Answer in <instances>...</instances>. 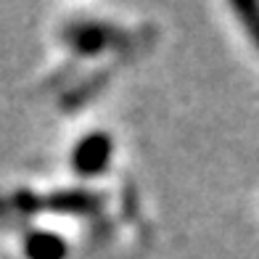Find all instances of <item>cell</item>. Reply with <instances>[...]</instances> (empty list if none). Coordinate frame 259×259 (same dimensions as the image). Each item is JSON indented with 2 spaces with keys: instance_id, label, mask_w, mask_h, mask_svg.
Wrapping results in <instances>:
<instances>
[{
  "instance_id": "cell-1",
  "label": "cell",
  "mask_w": 259,
  "mask_h": 259,
  "mask_svg": "<svg viewBox=\"0 0 259 259\" xmlns=\"http://www.w3.org/2000/svg\"><path fill=\"white\" fill-rule=\"evenodd\" d=\"M114 156V140L106 133H90L72 151V169L82 178H98Z\"/></svg>"
},
{
  "instance_id": "cell-2",
  "label": "cell",
  "mask_w": 259,
  "mask_h": 259,
  "mask_svg": "<svg viewBox=\"0 0 259 259\" xmlns=\"http://www.w3.org/2000/svg\"><path fill=\"white\" fill-rule=\"evenodd\" d=\"M116 40V32L106 24H72L64 29V42L79 56H98L109 51Z\"/></svg>"
},
{
  "instance_id": "cell-3",
  "label": "cell",
  "mask_w": 259,
  "mask_h": 259,
  "mask_svg": "<svg viewBox=\"0 0 259 259\" xmlns=\"http://www.w3.org/2000/svg\"><path fill=\"white\" fill-rule=\"evenodd\" d=\"M24 254L27 259H66L69 246L51 230H34L24 238Z\"/></svg>"
},
{
  "instance_id": "cell-4",
  "label": "cell",
  "mask_w": 259,
  "mask_h": 259,
  "mask_svg": "<svg viewBox=\"0 0 259 259\" xmlns=\"http://www.w3.org/2000/svg\"><path fill=\"white\" fill-rule=\"evenodd\" d=\"M48 206L61 214H93L101 206V198L88 191H61L48 198Z\"/></svg>"
},
{
  "instance_id": "cell-5",
  "label": "cell",
  "mask_w": 259,
  "mask_h": 259,
  "mask_svg": "<svg viewBox=\"0 0 259 259\" xmlns=\"http://www.w3.org/2000/svg\"><path fill=\"white\" fill-rule=\"evenodd\" d=\"M230 8L241 19L243 29L249 32V37L254 40L256 51H259V3H254V0H233Z\"/></svg>"
}]
</instances>
